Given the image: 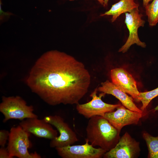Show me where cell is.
Listing matches in <instances>:
<instances>
[{"label":"cell","mask_w":158,"mask_h":158,"mask_svg":"<svg viewBox=\"0 0 158 158\" xmlns=\"http://www.w3.org/2000/svg\"><path fill=\"white\" fill-rule=\"evenodd\" d=\"M110 75L112 82L114 85L136 99L140 92L136 82L131 74L122 68H118L111 70Z\"/></svg>","instance_id":"7c38bea8"},{"label":"cell","mask_w":158,"mask_h":158,"mask_svg":"<svg viewBox=\"0 0 158 158\" xmlns=\"http://www.w3.org/2000/svg\"><path fill=\"white\" fill-rule=\"evenodd\" d=\"M43 119L54 126L59 133V135L51 140L49 143L51 147L56 148L71 145L78 141L75 133L60 116L49 115L45 116Z\"/></svg>","instance_id":"5b68a950"},{"label":"cell","mask_w":158,"mask_h":158,"mask_svg":"<svg viewBox=\"0 0 158 158\" xmlns=\"http://www.w3.org/2000/svg\"><path fill=\"white\" fill-rule=\"evenodd\" d=\"M0 158H11L7 149L5 147L0 148Z\"/></svg>","instance_id":"d6986e66"},{"label":"cell","mask_w":158,"mask_h":158,"mask_svg":"<svg viewBox=\"0 0 158 158\" xmlns=\"http://www.w3.org/2000/svg\"><path fill=\"white\" fill-rule=\"evenodd\" d=\"M152 0H143V5L145 7L147 6Z\"/></svg>","instance_id":"ffe728a7"},{"label":"cell","mask_w":158,"mask_h":158,"mask_svg":"<svg viewBox=\"0 0 158 158\" xmlns=\"http://www.w3.org/2000/svg\"><path fill=\"white\" fill-rule=\"evenodd\" d=\"M145 8L149 25H156L158 23V0H153Z\"/></svg>","instance_id":"2e32d148"},{"label":"cell","mask_w":158,"mask_h":158,"mask_svg":"<svg viewBox=\"0 0 158 158\" xmlns=\"http://www.w3.org/2000/svg\"><path fill=\"white\" fill-rule=\"evenodd\" d=\"M30 134L19 125L11 128L6 148L11 158L41 157L37 152L30 153L28 151L31 145L29 139Z\"/></svg>","instance_id":"277c9868"},{"label":"cell","mask_w":158,"mask_h":158,"mask_svg":"<svg viewBox=\"0 0 158 158\" xmlns=\"http://www.w3.org/2000/svg\"><path fill=\"white\" fill-rule=\"evenodd\" d=\"M157 96L158 87L150 91L140 92L136 100L141 102L142 105L140 109L143 112L145 111L150 101Z\"/></svg>","instance_id":"e0dca14e"},{"label":"cell","mask_w":158,"mask_h":158,"mask_svg":"<svg viewBox=\"0 0 158 158\" xmlns=\"http://www.w3.org/2000/svg\"><path fill=\"white\" fill-rule=\"evenodd\" d=\"M102 5H103L104 3V0H97Z\"/></svg>","instance_id":"7402d4cb"},{"label":"cell","mask_w":158,"mask_h":158,"mask_svg":"<svg viewBox=\"0 0 158 158\" xmlns=\"http://www.w3.org/2000/svg\"><path fill=\"white\" fill-rule=\"evenodd\" d=\"M125 23L129 32L128 38L125 44L119 49L118 52H127L132 45L136 44L142 48H145V43L142 42L138 35V30L140 27H144L145 21L142 19V14L140 13L138 8L130 12L125 13Z\"/></svg>","instance_id":"52a82bcc"},{"label":"cell","mask_w":158,"mask_h":158,"mask_svg":"<svg viewBox=\"0 0 158 158\" xmlns=\"http://www.w3.org/2000/svg\"><path fill=\"white\" fill-rule=\"evenodd\" d=\"M142 137L148 147V157L158 158V136L153 137L148 133H144Z\"/></svg>","instance_id":"9a60e30c"},{"label":"cell","mask_w":158,"mask_h":158,"mask_svg":"<svg viewBox=\"0 0 158 158\" xmlns=\"http://www.w3.org/2000/svg\"><path fill=\"white\" fill-rule=\"evenodd\" d=\"M70 0V1H73V0Z\"/></svg>","instance_id":"cb8c5ba5"},{"label":"cell","mask_w":158,"mask_h":158,"mask_svg":"<svg viewBox=\"0 0 158 158\" xmlns=\"http://www.w3.org/2000/svg\"><path fill=\"white\" fill-rule=\"evenodd\" d=\"M90 82V75L83 63L56 50L38 58L26 79L32 91L51 106L78 104Z\"/></svg>","instance_id":"6da1fadb"},{"label":"cell","mask_w":158,"mask_h":158,"mask_svg":"<svg viewBox=\"0 0 158 158\" xmlns=\"http://www.w3.org/2000/svg\"><path fill=\"white\" fill-rule=\"evenodd\" d=\"M139 5L134 0H120L118 2L113 4L109 10L101 15L112 16L111 21L113 22L122 13L130 12L133 10L138 7Z\"/></svg>","instance_id":"5bb4252c"},{"label":"cell","mask_w":158,"mask_h":158,"mask_svg":"<svg viewBox=\"0 0 158 158\" xmlns=\"http://www.w3.org/2000/svg\"><path fill=\"white\" fill-rule=\"evenodd\" d=\"M86 130L85 141L107 152L115 147L121 137L120 132L102 116H96L90 118Z\"/></svg>","instance_id":"7a4b0ae2"},{"label":"cell","mask_w":158,"mask_h":158,"mask_svg":"<svg viewBox=\"0 0 158 158\" xmlns=\"http://www.w3.org/2000/svg\"><path fill=\"white\" fill-rule=\"evenodd\" d=\"M158 110V105H157L154 109V111Z\"/></svg>","instance_id":"603a6c76"},{"label":"cell","mask_w":158,"mask_h":158,"mask_svg":"<svg viewBox=\"0 0 158 158\" xmlns=\"http://www.w3.org/2000/svg\"><path fill=\"white\" fill-rule=\"evenodd\" d=\"M115 111L106 113L103 116L120 132L124 126L137 124L143 113L130 110L123 105L118 107Z\"/></svg>","instance_id":"30bf717a"},{"label":"cell","mask_w":158,"mask_h":158,"mask_svg":"<svg viewBox=\"0 0 158 158\" xmlns=\"http://www.w3.org/2000/svg\"><path fill=\"white\" fill-rule=\"evenodd\" d=\"M139 142L136 141L126 132L120 137L115 147L107 152L104 158H137L140 152Z\"/></svg>","instance_id":"ba28073f"},{"label":"cell","mask_w":158,"mask_h":158,"mask_svg":"<svg viewBox=\"0 0 158 158\" xmlns=\"http://www.w3.org/2000/svg\"><path fill=\"white\" fill-rule=\"evenodd\" d=\"M9 131L5 130H0V146L4 147L8 140Z\"/></svg>","instance_id":"ac0fdd59"},{"label":"cell","mask_w":158,"mask_h":158,"mask_svg":"<svg viewBox=\"0 0 158 158\" xmlns=\"http://www.w3.org/2000/svg\"><path fill=\"white\" fill-rule=\"evenodd\" d=\"M97 88H95L90 95L92 99L90 102L76 104V109L78 113L86 118H90L96 116H104L106 113L114 111L121 105L120 103L112 104L104 102L101 98L105 94L102 92L98 96L97 95Z\"/></svg>","instance_id":"8992f818"},{"label":"cell","mask_w":158,"mask_h":158,"mask_svg":"<svg viewBox=\"0 0 158 158\" xmlns=\"http://www.w3.org/2000/svg\"><path fill=\"white\" fill-rule=\"evenodd\" d=\"M33 111V107L28 105L19 96H3L2 97L0 111L4 116V122L11 119L22 121L27 118L38 117Z\"/></svg>","instance_id":"3957f363"},{"label":"cell","mask_w":158,"mask_h":158,"mask_svg":"<svg viewBox=\"0 0 158 158\" xmlns=\"http://www.w3.org/2000/svg\"><path fill=\"white\" fill-rule=\"evenodd\" d=\"M97 90L105 94L111 95L118 99L122 105L127 109L134 111L143 113L133 102V97L128 96L126 93L121 90L112 82L107 80L101 83V86Z\"/></svg>","instance_id":"4fadbf2b"},{"label":"cell","mask_w":158,"mask_h":158,"mask_svg":"<svg viewBox=\"0 0 158 158\" xmlns=\"http://www.w3.org/2000/svg\"><path fill=\"white\" fill-rule=\"evenodd\" d=\"M19 125L26 131L38 137L52 140L58 136L57 130L44 119L27 118L21 121Z\"/></svg>","instance_id":"8fae6325"},{"label":"cell","mask_w":158,"mask_h":158,"mask_svg":"<svg viewBox=\"0 0 158 158\" xmlns=\"http://www.w3.org/2000/svg\"><path fill=\"white\" fill-rule=\"evenodd\" d=\"M62 158H100L107 152L100 148H96L85 141L82 145H68L55 148Z\"/></svg>","instance_id":"9c48e42d"},{"label":"cell","mask_w":158,"mask_h":158,"mask_svg":"<svg viewBox=\"0 0 158 158\" xmlns=\"http://www.w3.org/2000/svg\"><path fill=\"white\" fill-rule=\"evenodd\" d=\"M109 0H104V3L103 6H107Z\"/></svg>","instance_id":"44dd1931"}]
</instances>
